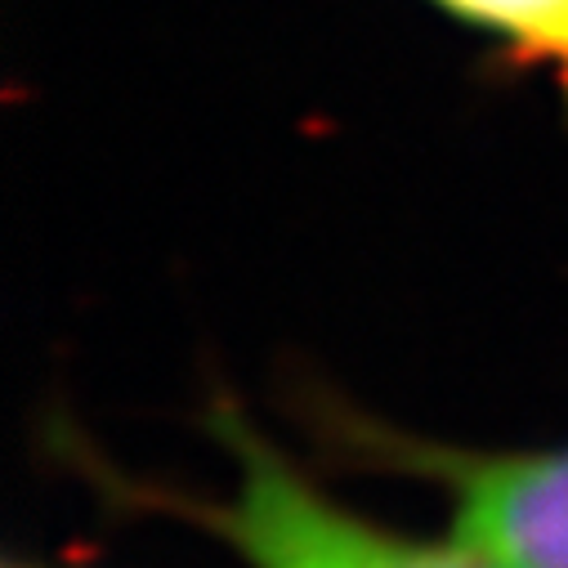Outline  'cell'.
Segmentation results:
<instances>
[{"label":"cell","mask_w":568,"mask_h":568,"mask_svg":"<svg viewBox=\"0 0 568 568\" xmlns=\"http://www.w3.org/2000/svg\"><path fill=\"white\" fill-rule=\"evenodd\" d=\"M224 435L237 457V484L211 510V528L251 568H493L466 546L407 541L341 510L237 420Z\"/></svg>","instance_id":"cell-1"},{"label":"cell","mask_w":568,"mask_h":568,"mask_svg":"<svg viewBox=\"0 0 568 568\" xmlns=\"http://www.w3.org/2000/svg\"><path fill=\"white\" fill-rule=\"evenodd\" d=\"M457 546L493 568H568V448L524 457H453Z\"/></svg>","instance_id":"cell-2"},{"label":"cell","mask_w":568,"mask_h":568,"mask_svg":"<svg viewBox=\"0 0 568 568\" xmlns=\"http://www.w3.org/2000/svg\"><path fill=\"white\" fill-rule=\"evenodd\" d=\"M439 6L488 32H501L541 59L568 90V0H439Z\"/></svg>","instance_id":"cell-3"}]
</instances>
